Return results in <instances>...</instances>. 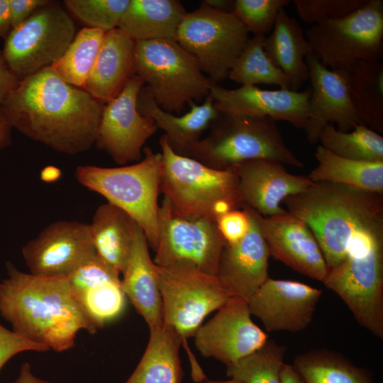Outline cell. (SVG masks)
Masks as SVG:
<instances>
[{
	"instance_id": "d6986e66",
	"label": "cell",
	"mask_w": 383,
	"mask_h": 383,
	"mask_svg": "<svg viewBox=\"0 0 383 383\" xmlns=\"http://www.w3.org/2000/svg\"><path fill=\"white\" fill-rule=\"evenodd\" d=\"M306 63L311 85L309 118L304 128L308 142L317 143L321 131L328 124L336 123L338 131L349 132L362 123L350 100L345 71L326 68L314 53L306 56Z\"/></svg>"
},
{
	"instance_id": "ee69618b",
	"label": "cell",
	"mask_w": 383,
	"mask_h": 383,
	"mask_svg": "<svg viewBox=\"0 0 383 383\" xmlns=\"http://www.w3.org/2000/svg\"><path fill=\"white\" fill-rule=\"evenodd\" d=\"M21 79L8 66L0 50V105L8 94L16 88Z\"/></svg>"
},
{
	"instance_id": "74e56055",
	"label": "cell",
	"mask_w": 383,
	"mask_h": 383,
	"mask_svg": "<svg viewBox=\"0 0 383 383\" xmlns=\"http://www.w3.org/2000/svg\"><path fill=\"white\" fill-rule=\"evenodd\" d=\"M130 0H65V7L86 25L104 33L118 28Z\"/></svg>"
},
{
	"instance_id": "603a6c76",
	"label": "cell",
	"mask_w": 383,
	"mask_h": 383,
	"mask_svg": "<svg viewBox=\"0 0 383 383\" xmlns=\"http://www.w3.org/2000/svg\"><path fill=\"white\" fill-rule=\"evenodd\" d=\"M119 275L96 255L67 276L74 298L97 329L124 311L126 296Z\"/></svg>"
},
{
	"instance_id": "7402d4cb",
	"label": "cell",
	"mask_w": 383,
	"mask_h": 383,
	"mask_svg": "<svg viewBox=\"0 0 383 383\" xmlns=\"http://www.w3.org/2000/svg\"><path fill=\"white\" fill-rule=\"evenodd\" d=\"M233 168L244 206L264 217L287 213L281 206L284 199L304 192L313 183L309 177L289 173L282 164L270 160H250Z\"/></svg>"
},
{
	"instance_id": "3957f363",
	"label": "cell",
	"mask_w": 383,
	"mask_h": 383,
	"mask_svg": "<svg viewBox=\"0 0 383 383\" xmlns=\"http://www.w3.org/2000/svg\"><path fill=\"white\" fill-rule=\"evenodd\" d=\"M0 282V315L16 333L56 352L74 346L77 333L97 331L74 298L67 276L23 272L11 262Z\"/></svg>"
},
{
	"instance_id": "f6af8a7d",
	"label": "cell",
	"mask_w": 383,
	"mask_h": 383,
	"mask_svg": "<svg viewBox=\"0 0 383 383\" xmlns=\"http://www.w3.org/2000/svg\"><path fill=\"white\" fill-rule=\"evenodd\" d=\"M11 130L12 126L0 105V150L11 144Z\"/></svg>"
},
{
	"instance_id": "4fadbf2b",
	"label": "cell",
	"mask_w": 383,
	"mask_h": 383,
	"mask_svg": "<svg viewBox=\"0 0 383 383\" xmlns=\"http://www.w3.org/2000/svg\"><path fill=\"white\" fill-rule=\"evenodd\" d=\"M322 282L343 301L360 326L383 339V250L345 260L328 270Z\"/></svg>"
},
{
	"instance_id": "ba28073f",
	"label": "cell",
	"mask_w": 383,
	"mask_h": 383,
	"mask_svg": "<svg viewBox=\"0 0 383 383\" xmlns=\"http://www.w3.org/2000/svg\"><path fill=\"white\" fill-rule=\"evenodd\" d=\"M313 53L331 70L350 71L365 60L383 57V1L367 0L338 19H324L305 32Z\"/></svg>"
},
{
	"instance_id": "5bb4252c",
	"label": "cell",
	"mask_w": 383,
	"mask_h": 383,
	"mask_svg": "<svg viewBox=\"0 0 383 383\" xmlns=\"http://www.w3.org/2000/svg\"><path fill=\"white\" fill-rule=\"evenodd\" d=\"M143 86L135 74L104 106L95 145L121 165L141 160L146 141L158 129L152 118L138 110L137 99Z\"/></svg>"
},
{
	"instance_id": "9c48e42d",
	"label": "cell",
	"mask_w": 383,
	"mask_h": 383,
	"mask_svg": "<svg viewBox=\"0 0 383 383\" xmlns=\"http://www.w3.org/2000/svg\"><path fill=\"white\" fill-rule=\"evenodd\" d=\"M249 39L248 30L233 12L217 11L204 3L187 13L174 38L213 84L228 77Z\"/></svg>"
},
{
	"instance_id": "f546056e",
	"label": "cell",
	"mask_w": 383,
	"mask_h": 383,
	"mask_svg": "<svg viewBox=\"0 0 383 383\" xmlns=\"http://www.w3.org/2000/svg\"><path fill=\"white\" fill-rule=\"evenodd\" d=\"M133 222L122 209L106 202L96 209L89 223L96 255L120 274L130 257Z\"/></svg>"
},
{
	"instance_id": "83f0119b",
	"label": "cell",
	"mask_w": 383,
	"mask_h": 383,
	"mask_svg": "<svg viewBox=\"0 0 383 383\" xmlns=\"http://www.w3.org/2000/svg\"><path fill=\"white\" fill-rule=\"evenodd\" d=\"M187 13L177 0H130L118 28L134 41L174 40Z\"/></svg>"
},
{
	"instance_id": "277c9868",
	"label": "cell",
	"mask_w": 383,
	"mask_h": 383,
	"mask_svg": "<svg viewBox=\"0 0 383 383\" xmlns=\"http://www.w3.org/2000/svg\"><path fill=\"white\" fill-rule=\"evenodd\" d=\"M162 167L160 192L179 215L216 221L221 215L243 209L235 168L219 170L175 152L163 134L159 140Z\"/></svg>"
},
{
	"instance_id": "8992f818",
	"label": "cell",
	"mask_w": 383,
	"mask_h": 383,
	"mask_svg": "<svg viewBox=\"0 0 383 383\" xmlns=\"http://www.w3.org/2000/svg\"><path fill=\"white\" fill-rule=\"evenodd\" d=\"M143 153L139 162L118 167L78 166L75 177L83 187L101 195L135 221L155 251L162 155L149 147H144Z\"/></svg>"
},
{
	"instance_id": "8d00e7d4",
	"label": "cell",
	"mask_w": 383,
	"mask_h": 383,
	"mask_svg": "<svg viewBox=\"0 0 383 383\" xmlns=\"http://www.w3.org/2000/svg\"><path fill=\"white\" fill-rule=\"evenodd\" d=\"M286 348L273 339L235 363L226 365V374L241 383H281Z\"/></svg>"
},
{
	"instance_id": "5b68a950",
	"label": "cell",
	"mask_w": 383,
	"mask_h": 383,
	"mask_svg": "<svg viewBox=\"0 0 383 383\" xmlns=\"http://www.w3.org/2000/svg\"><path fill=\"white\" fill-rule=\"evenodd\" d=\"M182 155L219 170L254 160L303 166L286 145L274 120L221 113L211 122L209 133Z\"/></svg>"
},
{
	"instance_id": "f35d334b",
	"label": "cell",
	"mask_w": 383,
	"mask_h": 383,
	"mask_svg": "<svg viewBox=\"0 0 383 383\" xmlns=\"http://www.w3.org/2000/svg\"><path fill=\"white\" fill-rule=\"evenodd\" d=\"M289 0H235L234 14L253 35H265Z\"/></svg>"
},
{
	"instance_id": "681fc988",
	"label": "cell",
	"mask_w": 383,
	"mask_h": 383,
	"mask_svg": "<svg viewBox=\"0 0 383 383\" xmlns=\"http://www.w3.org/2000/svg\"><path fill=\"white\" fill-rule=\"evenodd\" d=\"M202 3L220 12L231 13L234 10V0H204Z\"/></svg>"
},
{
	"instance_id": "c3c4849f",
	"label": "cell",
	"mask_w": 383,
	"mask_h": 383,
	"mask_svg": "<svg viewBox=\"0 0 383 383\" xmlns=\"http://www.w3.org/2000/svg\"><path fill=\"white\" fill-rule=\"evenodd\" d=\"M281 383H306L292 365L284 364L281 372Z\"/></svg>"
},
{
	"instance_id": "d6a6232c",
	"label": "cell",
	"mask_w": 383,
	"mask_h": 383,
	"mask_svg": "<svg viewBox=\"0 0 383 383\" xmlns=\"http://www.w3.org/2000/svg\"><path fill=\"white\" fill-rule=\"evenodd\" d=\"M292 365L306 383H373L367 371L326 349L301 353Z\"/></svg>"
},
{
	"instance_id": "6da1fadb",
	"label": "cell",
	"mask_w": 383,
	"mask_h": 383,
	"mask_svg": "<svg viewBox=\"0 0 383 383\" xmlns=\"http://www.w3.org/2000/svg\"><path fill=\"white\" fill-rule=\"evenodd\" d=\"M104 105L62 80L50 66L21 79L1 106L12 128L74 155L95 144Z\"/></svg>"
},
{
	"instance_id": "d4e9b609",
	"label": "cell",
	"mask_w": 383,
	"mask_h": 383,
	"mask_svg": "<svg viewBox=\"0 0 383 383\" xmlns=\"http://www.w3.org/2000/svg\"><path fill=\"white\" fill-rule=\"evenodd\" d=\"M135 41L119 28L105 33L83 87L104 104L116 97L135 75Z\"/></svg>"
},
{
	"instance_id": "4316f807",
	"label": "cell",
	"mask_w": 383,
	"mask_h": 383,
	"mask_svg": "<svg viewBox=\"0 0 383 383\" xmlns=\"http://www.w3.org/2000/svg\"><path fill=\"white\" fill-rule=\"evenodd\" d=\"M264 50L273 65L287 77L292 91H297L309 79L306 57L313 53L312 48L302 27L284 9L279 11L271 34L265 36Z\"/></svg>"
},
{
	"instance_id": "d590c367",
	"label": "cell",
	"mask_w": 383,
	"mask_h": 383,
	"mask_svg": "<svg viewBox=\"0 0 383 383\" xmlns=\"http://www.w3.org/2000/svg\"><path fill=\"white\" fill-rule=\"evenodd\" d=\"M266 35H253L231 67L228 78L241 86L277 85L291 89V84L281 70L270 61L264 50Z\"/></svg>"
},
{
	"instance_id": "f1b7e54d",
	"label": "cell",
	"mask_w": 383,
	"mask_h": 383,
	"mask_svg": "<svg viewBox=\"0 0 383 383\" xmlns=\"http://www.w3.org/2000/svg\"><path fill=\"white\" fill-rule=\"evenodd\" d=\"M183 343L180 335L164 323L150 329L146 349L125 383H181L179 350Z\"/></svg>"
},
{
	"instance_id": "ab89813d",
	"label": "cell",
	"mask_w": 383,
	"mask_h": 383,
	"mask_svg": "<svg viewBox=\"0 0 383 383\" xmlns=\"http://www.w3.org/2000/svg\"><path fill=\"white\" fill-rule=\"evenodd\" d=\"M367 0H294L299 18L309 24L324 19L345 17L362 6Z\"/></svg>"
},
{
	"instance_id": "484cf974",
	"label": "cell",
	"mask_w": 383,
	"mask_h": 383,
	"mask_svg": "<svg viewBox=\"0 0 383 383\" xmlns=\"http://www.w3.org/2000/svg\"><path fill=\"white\" fill-rule=\"evenodd\" d=\"M189 111L182 116L162 110L143 86L140 89L137 108L140 113L153 120L165 135L172 150L182 155L197 143L203 132L219 114L213 99L209 96L201 104L191 102Z\"/></svg>"
},
{
	"instance_id": "8fae6325",
	"label": "cell",
	"mask_w": 383,
	"mask_h": 383,
	"mask_svg": "<svg viewBox=\"0 0 383 383\" xmlns=\"http://www.w3.org/2000/svg\"><path fill=\"white\" fill-rule=\"evenodd\" d=\"M162 302L163 323L186 340L194 337L205 318L231 296L216 276L186 265H156Z\"/></svg>"
},
{
	"instance_id": "30bf717a",
	"label": "cell",
	"mask_w": 383,
	"mask_h": 383,
	"mask_svg": "<svg viewBox=\"0 0 383 383\" xmlns=\"http://www.w3.org/2000/svg\"><path fill=\"white\" fill-rule=\"evenodd\" d=\"M75 35L71 16L60 3L50 0L11 30L1 51L9 68L22 79L54 64Z\"/></svg>"
},
{
	"instance_id": "4dcf8cb0",
	"label": "cell",
	"mask_w": 383,
	"mask_h": 383,
	"mask_svg": "<svg viewBox=\"0 0 383 383\" xmlns=\"http://www.w3.org/2000/svg\"><path fill=\"white\" fill-rule=\"evenodd\" d=\"M317 166L309 178L383 194V162H365L338 156L321 145L316 148Z\"/></svg>"
},
{
	"instance_id": "52a82bcc",
	"label": "cell",
	"mask_w": 383,
	"mask_h": 383,
	"mask_svg": "<svg viewBox=\"0 0 383 383\" xmlns=\"http://www.w3.org/2000/svg\"><path fill=\"white\" fill-rule=\"evenodd\" d=\"M135 74L164 111L179 115L185 105L209 96L211 81L175 40L135 41Z\"/></svg>"
},
{
	"instance_id": "e575fe53",
	"label": "cell",
	"mask_w": 383,
	"mask_h": 383,
	"mask_svg": "<svg viewBox=\"0 0 383 383\" xmlns=\"http://www.w3.org/2000/svg\"><path fill=\"white\" fill-rule=\"evenodd\" d=\"M318 142L330 152L350 160L383 162V137L364 123L349 132H342L333 124L321 131Z\"/></svg>"
},
{
	"instance_id": "44dd1931",
	"label": "cell",
	"mask_w": 383,
	"mask_h": 383,
	"mask_svg": "<svg viewBox=\"0 0 383 383\" xmlns=\"http://www.w3.org/2000/svg\"><path fill=\"white\" fill-rule=\"evenodd\" d=\"M259 225L270 255L294 271L323 282L328 267L318 242L309 226L288 211L264 217Z\"/></svg>"
},
{
	"instance_id": "7c38bea8",
	"label": "cell",
	"mask_w": 383,
	"mask_h": 383,
	"mask_svg": "<svg viewBox=\"0 0 383 383\" xmlns=\"http://www.w3.org/2000/svg\"><path fill=\"white\" fill-rule=\"evenodd\" d=\"M158 243L152 260L155 265L194 267L216 275L225 245L215 221L179 215L164 197L157 213Z\"/></svg>"
},
{
	"instance_id": "b9f144b4",
	"label": "cell",
	"mask_w": 383,
	"mask_h": 383,
	"mask_svg": "<svg viewBox=\"0 0 383 383\" xmlns=\"http://www.w3.org/2000/svg\"><path fill=\"white\" fill-rule=\"evenodd\" d=\"M50 348L29 340L0 323V370L16 355L26 351L46 352Z\"/></svg>"
},
{
	"instance_id": "9a60e30c",
	"label": "cell",
	"mask_w": 383,
	"mask_h": 383,
	"mask_svg": "<svg viewBox=\"0 0 383 383\" xmlns=\"http://www.w3.org/2000/svg\"><path fill=\"white\" fill-rule=\"evenodd\" d=\"M22 255L32 274L68 276L96 255L89 223L55 221L26 243Z\"/></svg>"
},
{
	"instance_id": "7a4b0ae2",
	"label": "cell",
	"mask_w": 383,
	"mask_h": 383,
	"mask_svg": "<svg viewBox=\"0 0 383 383\" xmlns=\"http://www.w3.org/2000/svg\"><path fill=\"white\" fill-rule=\"evenodd\" d=\"M316 238L328 271L348 260L383 250V194L348 186L313 182L283 201Z\"/></svg>"
},
{
	"instance_id": "bcb514c9",
	"label": "cell",
	"mask_w": 383,
	"mask_h": 383,
	"mask_svg": "<svg viewBox=\"0 0 383 383\" xmlns=\"http://www.w3.org/2000/svg\"><path fill=\"white\" fill-rule=\"evenodd\" d=\"M11 30L9 0H0V38L5 39Z\"/></svg>"
},
{
	"instance_id": "ac0fdd59",
	"label": "cell",
	"mask_w": 383,
	"mask_h": 383,
	"mask_svg": "<svg viewBox=\"0 0 383 383\" xmlns=\"http://www.w3.org/2000/svg\"><path fill=\"white\" fill-rule=\"evenodd\" d=\"M311 90H265L257 86L226 89L212 84L209 96L218 113L249 117H268L285 121L304 130L309 118Z\"/></svg>"
},
{
	"instance_id": "836d02e7",
	"label": "cell",
	"mask_w": 383,
	"mask_h": 383,
	"mask_svg": "<svg viewBox=\"0 0 383 383\" xmlns=\"http://www.w3.org/2000/svg\"><path fill=\"white\" fill-rule=\"evenodd\" d=\"M105 33L84 27L79 30L62 55L51 65L65 82L84 87L96 60Z\"/></svg>"
},
{
	"instance_id": "7dc6e473",
	"label": "cell",
	"mask_w": 383,
	"mask_h": 383,
	"mask_svg": "<svg viewBox=\"0 0 383 383\" xmlns=\"http://www.w3.org/2000/svg\"><path fill=\"white\" fill-rule=\"evenodd\" d=\"M13 383H50V382L35 376L33 372L30 365L28 362H25L21 365L18 374Z\"/></svg>"
},
{
	"instance_id": "60d3db41",
	"label": "cell",
	"mask_w": 383,
	"mask_h": 383,
	"mask_svg": "<svg viewBox=\"0 0 383 383\" xmlns=\"http://www.w3.org/2000/svg\"><path fill=\"white\" fill-rule=\"evenodd\" d=\"M218 229L227 244L241 240L248 232L250 217L248 209H234L220 216L216 221Z\"/></svg>"
},
{
	"instance_id": "ffe728a7",
	"label": "cell",
	"mask_w": 383,
	"mask_h": 383,
	"mask_svg": "<svg viewBox=\"0 0 383 383\" xmlns=\"http://www.w3.org/2000/svg\"><path fill=\"white\" fill-rule=\"evenodd\" d=\"M243 207L250 217L248 232L235 244L225 243L216 276L231 297L248 301L269 277L271 255L259 225L257 212L247 206Z\"/></svg>"
},
{
	"instance_id": "cb8c5ba5",
	"label": "cell",
	"mask_w": 383,
	"mask_h": 383,
	"mask_svg": "<svg viewBox=\"0 0 383 383\" xmlns=\"http://www.w3.org/2000/svg\"><path fill=\"white\" fill-rule=\"evenodd\" d=\"M121 287L150 329L163 325L162 302L156 265L140 226L134 221L130 257L123 272Z\"/></svg>"
},
{
	"instance_id": "2e32d148",
	"label": "cell",
	"mask_w": 383,
	"mask_h": 383,
	"mask_svg": "<svg viewBox=\"0 0 383 383\" xmlns=\"http://www.w3.org/2000/svg\"><path fill=\"white\" fill-rule=\"evenodd\" d=\"M194 335V344L206 358L226 366L260 348L268 335L252 320L248 301L231 297Z\"/></svg>"
},
{
	"instance_id": "e0dca14e",
	"label": "cell",
	"mask_w": 383,
	"mask_h": 383,
	"mask_svg": "<svg viewBox=\"0 0 383 383\" xmlns=\"http://www.w3.org/2000/svg\"><path fill=\"white\" fill-rule=\"evenodd\" d=\"M321 294L303 282L269 277L248 304L267 331L299 332L311 324Z\"/></svg>"
},
{
	"instance_id": "f907efd6",
	"label": "cell",
	"mask_w": 383,
	"mask_h": 383,
	"mask_svg": "<svg viewBox=\"0 0 383 383\" xmlns=\"http://www.w3.org/2000/svg\"><path fill=\"white\" fill-rule=\"evenodd\" d=\"M206 383H241L238 380L231 379L230 380H226V381H215V380H210L207 381Z\"/></svg>"
},
{
	"instance_id": "1f68e13d",
	"label": "cell",
	"mask_w": 383,
	"mask_h": 383,
	"mask_svg": "<svg viewBox=\"0 0 383 383\" xmlns=\"http://www.w3.org/2000/svg\"><path fill=\"white\" fill-rule=\"evenodd\" d=\"M345 74L350 100L361 122L382 133V60L361 61Z\"/></svg>"
},
{
	"instance_id": "7bdbcfd3",
	"label": "cell",
	"mask_w": 383,
	"mask_h": 383,
	"mask_svg": "<svg viewBox=\"0 0 383 383\" xmlns=\"http://www.w3.org/2000/svg\"><path fill=\"white\" fill-rule=\"evenodd\" d=\"M50 0H9L12 29L18 27L34 12L46 5Z\"/></svg>"
}]
</instances>
